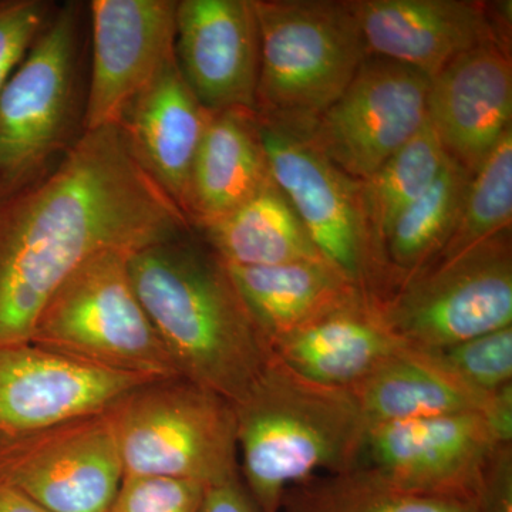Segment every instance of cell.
Returning a JSON list of instances; mask_svg holds the SVG:
<instances>
[{
  "label": "cell",
  "mask_w": 512,
  "mask_h": 512,
  "mask_svg": "<svg viewBox=\"0 0 512 512\" xmlns=\"http://www.w3.org/2000/svg\"><path fill=\"white\" fill-rule=\"evenodd\" d=\"M258 126L269 174L320 255L370 302H382L394 282L367 231L360 181L343 174L298 134L259 117Z\"/></svg>",
  "instance_id": "obj_9"
},
{
  "label": "cell",
  "mask_w": 512,
  "mask_h": 512,
  "mask_svg": "<svg viewBox=\"0 0 512 512\" xmlns=\"http://www.w3.org/2000/svg\"><path fill=\"white\" fill-rule=\"evenodd\" d=\"M0 512H49L16 485L0 478Z\"/></svg>",
  "instance_id": "obj_34"
},
{
  "label": "cell",
  "mask_w": 512,
  "mask_h": 512,
  "mask_svg": "<svg viewBox=\"0 0 512 512\" xmlns=\"http://www.w3.org/2000/svg\"><path fill=\"white\" fill-rule=\"evenodd\" d=\"M124 476L195 481L205 487L241 476L234 406L177 377L126 394L109 410Z\"/></svg>",
  "instance_id": "obj_6"
},
{
  "label": "cell",
  "mask_w": 512,
  "mask_h": 512,
  "mask_svg": "<svg viewBox=\"0 0 512 512\" xmlns=\"http://www.w3.org/2000/svg\"><path fill=\"white\" fill-rule=\"evenodd\" d=\"M400 346L376 306L359 296L275 340L271 352L296 375L352 390Z\"/></svg>",
  "instance_id": "obj_19"
},
{
  "label": "cell",
  "mask_w": 512,
  "mask_h": 512,
  "mask_svg": "<svg viewBox=\"0 0 512 512\" xmlns=\"http://www.w3.org/2000/svg\"><path fill=\"white\" fill-rule=\"evenodd\" d=\"M254 8L255 114L302 136L369 57L352 0H254Z\"/></svg>",
  "instance_id": "obj_4"
},
{
  "label": "cell",
  "mask_w": 512,
  "mask_h": 512,
  "mask_svg": "<svg viewBox=\"0 0 512 512\" xmlns=\"http://www.w3.org/2000/svg\"><path fill=\"white\" fill-rule=\"evenodd\" d=\"M146 377L87 365L29 343L0 345V446L107 412Z\"/></svg>",
  "instance_id": "obj_13"
},
{
  "label": "cell",
  "mask_w": 512,
  "mask_h": 512,
  "mask_svg": "<svg viewBox=\"0 0 512 512\" xmlns=\"http://www.w3.org/2000/svg\"><path fill=\"white\" fill-rule=\"evenodd\" d=\"M269 180L254 111L212 113L192 167L185 218L192 229L211 227L254 197Z\"/></svg>",
  "instance_id": "obj_20"
},
{
  "label": "cell",
  "mask_w": 512,
  "mask_h": 512,
  "mask_svg": "<svg viewBox=\"0 0 512 512\" xmlns=\"http://www.w3.org/2000/svg\"><path fill=\"white\" fill-rule=\"evenodd\" d=\"M376 309L394 338L420 350L512 326L511 229L423 266Z\"/></svg>",
  "instance_id": "obj_8"
},
{
  "label": "cell",
  "mask_w": 512,
  "mask_h": 512,
  "mask_svg": "<svg viewBox=\"0 0 512 512\" xmlns=\"http://www.w3.org/2000/svg\"><path fill=\"white\" fill-rule=\"evenodd\" d=\"M204 491L180 478L124 476L107 512H198Z\"/></svg>",
  "instance_id": "obj_29"
},
{
  "label": "cell",
  "mask_w": 512,
  "mask_h": 512,
  "mask_svg": "<svg viewBox=\"0 0 512 512\" xmlns=\"http://www.w3.org/2000/svg\"><path fill=\"white\" fill-rule=\"evenodd\" d=\"M232 406L239 473L258 512L282 511L286 490L319 471L359 464L369 427L352 392L296 375L274 355Z\"/></svg>",
  "instance_id": "obj_3"
},
{
  "label": "cell",
  "mask_w": 512,
  "mask_h": 512,
  "mask_svg": "<svg viewBox=\"0 0 512 512\" xmlns=\"http://www.w3.org/2000/svg\"><path fill=\"white\" fill-rule=\"evenodd\" d=\"M471 178L448 157L434 183L393 222L384 241V258L394 289L446 245L463 210Z\"/></svg>",
  "instance_id": "obj_24"
},
{
  "label": "cell",
  "mask_w": 512,
  "mask_h": 512,
  "mask_svg": "<svg viewBox=\"0 0 512 512\" xmlns=\"http://www.w3.org/2000/svg\"><path fill=\"white\" fill-rule=\"evenodd\" d=\"M53 5L45 0H0V92L49 22Z\"/></svg>",
  "instance_id": "obj_30"
},
{
  "label": "cell",
  "mask_w": 512,
  "mask_h": 512,
  "mask_svg": "<svg viewBox=\"0 0 512 512\" xmlns=\"http://www.w3.org/2000/svg\"><path fill=\"white\" fill-rule=\"evenodd\" d=\"M201 237L228 265L271 266L325 259L272 178L237 210L202 229Z\"/></svg>",
  "instance_id": "obj_23"
},
{
  "label": "cell",
  "mask_w": 512,
  "mask_h": 512,
  "mask_svg": "<svg viewBox=\"0 0 512 512\" xmlns=\"http://www.w3.org/2000/svg\"><path fill=\"white\" fill-rule=\"evenodd\" d=\"M175 60L204 109L255 113L259 29L254 0L177 2Z\"/></svg>",
  "instance_id": "obj_15"
},
{
  "label": "cell",
  "mask_w": 512,
  "mask_h": 512,
  "mask_svg": "<svg viewBox=\"0 0 512 512\" xmlns=\"http://www.w3.org/2000/svg\"><path fill=\"white\" fill-rule=\"evenodd\" d=\"M284 512H480L478 504L397 490L363 468L292 485Z\"/></svg>",
  "instance_id": "obj_26"
},
{
  "label": "cell",
  "mask_w": 512,
  "mask_h": 512,
  "mask_svg": "<svg viewBox=\"0 0 512 512\" xmlns=\"http://www.w3.org/2000/svg\"><path fill=\"white\" fill-rule=\"evenodd\" d=\"M427 119L444 153L471 175L512 128L507 49L487 43L458 56L431 79Z\"/></svg>",
  "instance_id": "obj_17"
},
{
  "label": "cell",
  "mask_w": 512,
  "mask_h": 512,
  "mask_svg": "<svg viewBox=\"0 0 512 512\" xmlns=\"http://www.w3.org/2000/svg\"><path fill=\"white\" fill-rule=\"evenodd\" d=\"M481 413L369 427L357 468L407 493L480 507L485 471L497 450Z\"/></svg>",
  "instance_id": "obj_11"
},
{
  "label": "cell",
  "mask_w": 512,
  "mask_h": 512,
  "mask_svg": "<svg viewBox=\"0 0 512 512\" xmlns=\"http://www.w3.org/2000/svg\"><path fill=\"white\" fill-rule=\"evenodd\" d=\"M211 116L173 60L121 117L138 163L183 214L192 167Z\"/></svg>",
  "instance_id": "obj_18"
},
{
  "label": "cell",
  "mask_w": 512,
  "mask_h": 512,
  "mask_svg": "<svg viewBox=\"0 0 512 512\" xmlns=\"http://www.w3.org/2000/svg\"><path fill=\"white\" fill-rule=\"evenodd\" d=\"M349 392L367 427L447 414H483L490 397L468 389L426 353L404 345Z\"/></svg>",
  "instance_id": "obj_22"
},
{
  "label": "cell",
  "mask_w": 512,
  "mask_h": 512,
  "mask_svg": "<svg viewBox=\"0 0 512 512\" xmlns=\"http://www.w3.org/2000/svg\"><path fill=\"white\" fill-rule=\"evenodd\" d=\"M82 5L56 6L0 92V188L32 180L83 134Z\"/></svg>",
  "instance_id": "obj_7"
},
{
  "label": "cell",
  "mask_w": 512,
  "mask_h": 512,
  "mask_svg": "<svg viewBox=\"0 0 512 512\" xmlns=\"http://www.w3.org/2000/svg\"><path fill=\"white\" fill-rule=\"evenodd\" d=\"M483 417L498 444H512V383L490 394Z\"/></svg>",
  "instance_id": "obj_33"
},
{
  "label": "cell",
  "mask_w": 512,
  "mask_h": 512,
  "mask_svg": "<svg viewBox=\"0 0 512 512\" xmlns=\"http://www.w3.org/2000/svg\"><path fill=\"white\" fill-rule=\"evenodd\" d=\"M421 352L468 389L484 396L512 383V326Z\"/></svg>",
  "instance_id": "obj_28"
},
{
  "label": "cell",
  "mask_w": 512,
  "mask_h": 512,
  "mask_svg": "<svg viewBox=\"0 0 512 512\" xmlns=\"http://www.w3.org/2000/svg\"><path fill=\"white\" fill-rule=\"evenodd\" d=\"M447 158L427 119L412 140L407 141L375 174L360 181V200L367 231L386 266L384 241L393 222L434 183Z\"/></svg>",
  "instance_id": "obj_25"
},
{
  "label": "cell",
  "mask_w": 512,
  "mask_h": 512,
  "mask_svg": "<svg viewBox=\"0 0 512 512\" xmlns=\"http://www.w3.org/2000/svg\"><path fill=\"white\" fill-rule=\"evenodd\" d=\"M192 231L120 124L83 131L43 173L0 188V345L29 343L53 293L90 256Z\"/></svg>",
  "instance_id": "obj_1"
},
{
  "label": "cell",
  "mask_w": 512,
  "mask_h": 512,
  "mask_svg": "<svg viewBox=\"0 0 512 512\" xmlns=\"http://www.w3.org/2000/svg\"><path fill=\"white\" fill-rule=\"evenodd\" d=\"M123 477L109 410L0 446V478L49 512H107Z\"/></svg>",
  "instance_id": "obj_12"
},
{
  "label": "cell",
  "mask_w": 512,
  "mask_h": 512,
  "mask_svg": "<svg viewBox=\"0 0 512 512\" xmlns=\"http://www.w3.org/2000/svg\"><path fill=\"white\" fill-rule=\"evenodd\" d=\"M511 221L512 128L501 137L471 178L453 234L439 254L426 265L451 258L505 229H511Z\"/></svg>",
  "instance_id": "obj_27"
},
{
  "label": "cell",
  "mask_w": 512,
  "mask_h": 512,
  "mask_svg": "<svg viewBox=\"0 0 512 512\" xmlns=\"http://www.w3.org/2000/svg\"><path fill=\"white\" fill-rule=\"evenodd\" d=\"M480 512H512V444L498 446L485 471Z\"/></svg>",
  "instance_id": "obj_31"
},
{
  "label": "cell",
  "mask_w": 512,
  "mask_h": 512,
  "mask_svg": "<svg viewBox=\"0 0 512 512\" xmlns=\"http://www.w3.org/2000/svg\"><path fill=\"white\" fill-rule=\"evenodd\" d=\"M92 72L83 130L120 124L131 101L175 60L177 0H92Z\"/></svg>",
  "instance_id": "obj_14"
},
{
  "label": "cell",
  "mask_w": 512,
  "mask_h": 512,
  "mask_svg": "<svg viewBox=\"0 0 512 512\" xmlns=\"http://www.w3.org/2000/svg\"><path fill=\"white\" fill-rule=\"evenodd\" d=\"M198 512H258L241 476L205 487Z\"/></svg>",
  "instance_id": "obj_32"
},
{
  "label": "cell",
  "mask_w": 512,
  "mask_h": 512,
  "mask_svg": "<svg viewBox=\"0 0 512 512\" xmlns=\"http://www.w3.org/2000/svg\"><path fill=\"white\" fill-rule=\"evenodd\" d=\"M430 84L419 70L369 56L301 137L343 174L366 180L426 124Z\"/></svg>",
  "instance_id": "obj_10"
},
{
  "label": "cell",
  "mask_w": 512,
  "mask_h": 512,
  "mask_svg": "<svg viewBox=\"0 0 512 512\" xmlns=\"http://www.w3.org/2000/svg\"><path fill=\"white\" fill-rule=\"evenodd\" d=\"M131 254L104 249L77 266L40 312L30 342L113 372L181 377L138 299Z\"/></svg>",
  "instance_id": "obj_5"
},
{
  "label": "cell",
  "mask_w": 512,
  "mask_h": 512,
  "mask_svg": "<svg viewBox=\"0 0 512 512\" xmlns=\"http://www.w3.org/2000/svg\"><path fill=\"white\" fill-rule=\"evenodd\" d=\"M225 265L269 348L293 330L365 296L325 259L271 266Z\"/></svg>",
  "instance_id": "obj_21"
},
{
  "label": "cell",
  "mask_w": 512,
  "mask_h": 512,
  "mask_svg": "<svg viewBox=\"0 0 512 512\" xmlns=\"http://www.w3.org/2000/svg\"><path fill=\"white\" fill-rule=\"evenodd\" d=\"M352 5L367 55L412 67L430 80L476 47L504 46L483 2L352 0Z\"/></svg>",
  "instance_id": "obj_16"
},
{
  "label": "cell",
  "mask_w": 512,
  "mask_h": 512,
  "mask_svg": "<svg viewBox=\"0 0 512 512\" xmlns=\"http://www.w3.org/2000/svg\"><path fill=\"white\" fill-rule=\"evenodd\" d=\"M130 275L180 376L238 403L272 352L227 265L191 232L131 254Z\"/></svg>",
  "instance_id": "obj_2"
}]
</instances>
